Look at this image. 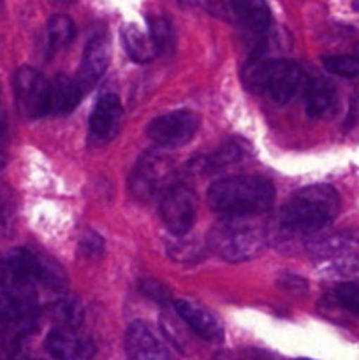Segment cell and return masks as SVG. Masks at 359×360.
Here are the masks:
<instances>
[{"label": "cell", "mask_w": 359, "mask_h": 360, "mask_svg": "<svg viewBox=\"0 0 359 360\" xmlns=\"http://www.w3.org/2000/svg\"><path fill=\"white\" fill-rule=\"evenodd\" d=\"M340 211V195L329 185H310L287 199L278 213V227L289 236H310L327 227Z\"/></svg>", "instance_id": "cell-1"}, {"label": "cell", "mask_w": 359, "mask_h": 360, "mask_svg": "<svg viewBox=\"0 0 359 360\" xmlns=\"http://www.w3.org/2000/svg\"><path fill=\"white\" fill-rule=\"evenodd\" d=\"M206 199L211 210L224 217L252 218L273 206L275 186L263 176H229L211 183Z\"/></svg>", "instance_id": "cell-2"}, {"label": "cell", "mask_w": 359, "mask_h": 360, "mask_svg": "<svg viewBox=\"0 0 359 360\" xmlns=\"http://www.w3.org/2000/svg\"><path fill=\"white\" fill-rule=\"evenodd\" d=\"M63 285L65 276L62 269L28 250H13L0 260V292L4 299L34 301L32 295L37 287L62 288Z\"/></svg>", "instance_id": "cell-3"}, {"label": "cell", "mask_w": 359, "mask_h": 360, "mask_svg": "<svg viewBox=\"0 0 359 360\" xmlns=\"http://www.w3.org/2000/svg\"><path fill=\"white\" fill-rule=\"evenodd\" d=\"M208 248L227 262H245L259 257L267 245V232L250 218L224 217L208 232Z\"/></svg>", "instance_id": "cell-4"}, {"label": "cell", "mask_w": 359, "mask_h": 360, "mask_svg": "<svg viewBox=\"0 0 359 360\" xmlns=\"http://www.w3.org/2000/svg\"><path fill=\"white\" fill-rule=\"evenodd\" d=\"M243 84L253 94L266 95L277 105H285L296 97L303 83V70L292 60L263 58L243 69Z\"/></svg>", "instance_id": "cell-5"}, {"label": "cell", "mask_w": 359, "mask_h": 360, "mask_svg": "<svg viewBox=\"0 0 359 360\" xmlns=\"http://www.w3.org/2000/svg\"><path fill=\"white\" fill-rule=\"evenodd\" d=\"M171 185H175V164L169 155L155 150L141 155L129 178L130 193L143 202L162 197Z\"/></svg>", "instance_id": "cell-6"}, {"label": "cell", "mask_w": 359, "mask_h": 360, "mask_svg": "<svg viewBox=\"0 0 359 360\" xmlns=\"http://www.w3.org/2000/svg\"><path fill=\"white\" fill-rule=\"evenodd\" d=\"M162 221L172 236H185L192 229L197 214L196 192L187 183L175 181L160 197Z\"/></svg>", "instance_id": "cell-7"}, {"label": "cell", "mask_w": 359, "mask_h": 360, "mask_svg": "<svg viewBox=\"0 0 359 360\" xmlns=\"http://www.w3.org/2000/svg\"><path fill=\"white\" fill-rule=\"evenodd\" d=\"M199 129V116L189 109L157 116L146 127V134L162 148H178L189 143Z\"/></svg>", "instance_id": "cell-8"}, {"label": "cell", "mask_w": 359, "mask_h": 360, "mask_svg": "<svg viewBox=\"0 0 359 360\" xmlns=\"http://www.w3.org/2000/svg\"><path fill=\"white\" fill-rule=\"evenodd\" d=\"M14 95L27 118H41L49 112V81L34 67H21L14 74Z\"/></svg>", "instance_id": "cell-9"}, {"label": "cell", "mask_w": 359, "mask_h": 360, "mask_svg": "<svg viewBox=\"0 0 359 360\" xmlns=\"http://www.w3.org/2000/svg\"><path fill=\"white\" fill-rule=\"evenodd\" d=\"M125 352L129 360H178L171 343L144 322H134L127 329Z\"/></svg>", "instance_id": "cell-10"}, {"label": "cell", "mask_w": 359, "mask_h": 360, "mask_svg": "<svg viewBox=\"0 0 359 360\" xmlns=\"http://www.w3.org/2000/svg\"><path fill=\"white\" fill-rule=\"evenodd\" d=\"M123 118V108L118 95L104 94L99 97L97 104L88 122V143L92 146H104L111 143L120 132Z\"/></svg>", "instance_id": "cell-11"}, {"label": "cell", "mask_w": 359, "mask_h": 360, "mask_svg": "<svg viewBox=\"0 0 359 360\" xmlns=\"http://www.w3.org/2000/svg\"><path fill=\"white\" fill-rule=\"evenodd\" d=\"M111 58V42L106 32H99L88 41L83 53V62L77 72V83H80L83 94L90 91L95 84L104 76L106 69Z\"/></svg>", "instance_id": "cell-12"}, {"label": "cell", "mask_w": 359, "mask_h": 360, "mask_svg": "<svg viewBox=\"0 0 359 360\" xmlns=\"http://www.w3.org/2000/svg\"><path fill=\"white\" fill-rule=\"evenodd\" d=\"M46 350L56 360H94L95 345L77 329L56 327L46 338Z\"/></svg>", "instance_id": "cell-13"}, {"label": "cell", "mask_w": 359, "mask_h": 360, "mask_svg": "<svg viewBox=\"0 0 359 360\" xmlns=\"http://www.w3.org/2000/svg\"><path fill=\"white\" fill-rule=\"evenodd\" d=\"M175 313L192 333H196L203 340L211 341V343H220L224 340V327L220 320L208 309L189 301H176Z\"/></svg>", "instance_id": "cell-14"}, {"label": "cell", "mask_w": 359, "mask_h": 360, "mask_svg": "<svg viewBox=\"0 0 359 360\" xmlns=\"http://www.w3.org/2000/svg\"><path fill=\"white\" fill-rule=\"evenodd\" d=\"M248 155V148L241 144L239 141H231V143L224 144V146L217 148L213 153L204 155V157L197 158L190 164V171L199 172L203 176L217 174V172L225 171L231 165L243 162Z\"/></svg>", "instance_id": "cell-15"}, {"label": "cell", "mask_w": 359, "mask_h": 360, "mask_svg": "<svg viewBox=\"0 0 359 360\" xmlns=\"http://www.w3.org/2000/svg\"><path fill=\"white\" fill-rule=\"evenodd\" d=\"M336 108V90L324 77H313L306 84L305 109L312 120H324Z\"/></svg>", "instance_id": "cell-16"}, {"label": "cell", "mask_w": 359, "mask_h": 360, "mask_svg": "<svg viewBox=\"0 0 359 360\" xmlns=\"http://www.w3.org/2000/svg\"><path fill=\"white\" fill-rule=\"evenodd\" d=\"M77 79L67 74H58L49 81V112L51 115H69L83 98Z\"/></svg>", "instance_id": "cell-17"}, {"label": "cell", "mask_w": 359, "mask_h": 360, "mask_svg": "<svg viewBox=\"0 0 359 360\" xmlns=\"http://www.w3.org/2000/svg\"><path fill=\"white\" fill-rule=\"evenodd\" d=\"M236 20L253 34H264L270 28L271 11L266 0H229Z\"/></svg>", "instance_id": "cell-18"}, {"label": "cell", "mask_w": 359, "mask_h": 360, "mask_svg": "<svg viewBox=\"0 0 359 360\" xmlns=\"http://www.w3.org/2000/svg\"><path fill=\"white\" fill-rule=\"evenodd\" d=\"M122 41L123 46H125L127 55L134 62L148 63L157 55V49H155L150 34L141 30L137 25L129 23L122 28Z\"/></svg>", "instance_id": "cell-19"}, {"label": "cell", "mask_w": 359, "mask_h": 360, "mask_svg": "<svg viewBox=\"0 0 359 360\" xmlns=\"http://www.w3.org/2000/svg\"><path fill=\"white\" fill-rule=\"evenodd\" d=\"M148 27H150V37L157 53L172 55L176 49V32L171 20L162 14H151L148 18Z\"/></svg>", "instance_id": "cell-20"}, {"label": "cell", "mask_w": 359, "mask_h": 360, "mask_svg": "<svg viewBox=\"0 0 359 360\" xmlns=\"http://www.w3.org/2000/svg\"><path fill=\"white\" fill-rule=\"evenodd\" d=\"M165 250H168V255L171 257L175 262L182 264H192L197 262V260L203 259L204 248L197 239H189L183 238V236H178V238L169 239L168 245H165Z\"/></svg>", "instance_id": "cell-21"}, {"label": "cell", "mask_w": 359, "mask_h": 360, "mask_svg": "<svg viewBox=\"0 0 359 360\" xmlns=\"http://www.w3.org/2000/svg\"><path fill=\"white\" fill-rule=\"evenodd\" d=\"M74 35H76V27L74 21L65 14H55L49 18L48 21V42L49 48L62 49L73 42Z\"/></svg>", "instance_id": "cell-22"}, {"label": "cell", "mask_w": 359, "mask_h": 360, "mask_svg": "<svg viewBox=\"0 0 359 360\" xmlns=\"http://www.w3.org/2000/svg\"><path fill=\"white\" fill-rule=\"evenodd\" d=\"M53 315H55L56 320L62 323L60 327L77 329V326H80L81 320H83V309H81V304L76 299L65 297L53 306Z\"/></svg>", "instance_id": "cell-23"}, {"label": "cell", "mask_w": 359, "mask_h": 360, "mask_svg": "<svg viewBox=\"0 0 359 360\" xmlns=\"http://www.w3.org/2000/svg\"><path fill=\"white\" fill-rule=\"evenodd\" d=\"M324 67L331 74L340 77L359 76V58L358 56H326L322 60Z\"/></svg>", "instance_id": "cell-24"}, {"label": "cell", "mask_w": 359, "mask_h": 360, "mask_svg": "<svg viewBox=\"0 0 359 360\" xmlns=\"http://www.w3.org/2000/svg\"><path fill=\"white\" fill-rule=\"evenodd\" d=\"M104 252V241L97 232H84L77 243V255L83 260H97Z\"/></svg>", "instance_id": "cell-25"}, {"label": "cell", "mask_w": 359, "mask_h": 360, "mask_svg": "<svg viewBox=\"0 0 359 360\" xmlns=\"http://www.w3.org/2000/svg\"><path fill=\"white\" fill-rule=\"evenodd\" d=\"M338 302L344 306L345 309H348L351 313H354L355 316H359V287L354 283H340L334 290Z\"/></svg>", "instance_id": "cell-26"}, {"label": "cell", "mask_w": 359, "mask_h": 360, "mask_svg": "<svg viewBox=\"0 0 359 360\" xmlns=\"http://www.w3.org/2000/svg\"><path fill=\"white\" fill-rule=\"evenodd\" d=\"M141 292H143L148 299L158 302V304H168L169 299H171L168 287L157 280L143 281V283H141Z\"/></svg>", "instance_id": "cell-27"}, {"label": "cell", "mask_w": 359, "mask_h": 360, "mask_svg": "<svg viewBox=\"0 0 359 360\" xmlns=\"http://www.w3.org/2000/svg\"><path fill=\"white\" fill-rule=\"evenodd\" d=\"M358 123H359V95L354 94L351 97V102H348V111L344 120V129L351 130L354 129V127H358Z\"/></svg>", "instance_id": "cell-28"}, {"label": "cell", "mask_w": 359, "mask_h": 360, "mask_svg": "<svg viewBox=\"0 0 359 360\" xmlns=\"http://www.w3.org/2000/svg\"><path fill=\"white\" fill-rule=\"evenodd\" d=\"M278 285H280L282 288H285V290L292 292H299L308 288V283L305 281V278L296 276V274H284V276H280V280H278Z\"/></svg>", "instance_id": "cell-29"}, {"label": "cell", "mask_w": 359, "mask_h": 360, "mask_svg": "<svg viewBox=\"0 0 359 360\" xmlns=\"http://www.w3.org/2000/svg\"><path fill=\"white\" fill-rule=\"evenodd\" d=\"M234 360H284L280 355L271 354L267 350H259V348H250L241 355H234Z\"/></svg>", "instance_id": "cell-30"}, {"label": "cell", "mask_w": 359, "mask_h": 360, "mask_svg": "<svg viewBox=\"0 0 359 360\" xmlns=\"http://www.w3.org/2000/svg\"><path fill=\"white\" fill-rule=\"evenodd\" d=\"M7 143V118H6V112L0 109V150L6 146Z\"/></svg>", "instance_id": "cell-31"}, {"label": "cell", "mask_w": 359, "mask_h": 360, "mask_svg": "<svg viewBox=\"0 0 359 360\" xmlns=\"http://www.w3.org/2000/svg\"><path fill=\"white\" fill-rule=\"evenodd\" d=\"M55 6H69V4H73L74 0H51Z\"/></svg>", "instance_id": "cell-32"}, {"label": "cell", "mask_w": 359, "mask_h": 360, "mask_svg": "<svg viewBox=\"0 0 359 360\" xmlns=\"http://www.w3.org/2000/svg\"><path fill=\"white\" fill-rule=\"evenodd\" d=\"M14 360H35V359H28V357H25V355L21 354V352H20V354H18L16 357H14Z\"/></svg>", "instance_id": "cell-33"}, {"label": "cell", "mask_w": 359, "mask_h": 360, "mask_svg": "<svg viewBox=\"0 0 359 360\" xmlns=\"http://www.w3.org/2000/svg\"><path fill=\"white\" fill-rule=\"evenodd\" d=\"M4 220V204H2V199H0V221Z\"/></svg>", "instance_id": "cell-34"}, {"label": "cell", "mask_w": 359, "mask_h": 360, "mask_svg": "<svg viewBox=\"0 0 359 360\" xmlns=\"http://www.w3.org/2000/svg\"><path fill=\"white\" fill-rule=\"evenodd\" d=\"M352 7H354V11H358L359 13V0H354V2H352Z\"/></svg>", "instance_id": "cell-35"}, {"label": "cell", "mask_w": 359, "mask_h": 360, "mask_svg": "<svg viewBox=\"0 0 359 360\" xmlns=\"http://www.w3.org/2000/svg\"><path fill=\"white\" fill-rule=\"evenodd\" d=\"M178 2H180V4H183V6H185V4H189L190 0H178Z\"/></svg>", "instance_id": "cell-36"}, {"label": "cell", "mask_w": 359, "mask_h": 360, "mask_svg": "<svg viewBox=\"0 0 359 360\" xmlns=\"http://www.w3.org/2000/svg\"><path fill=\"white\" fill-rule=\"evenodd\" d=\"M299 360H310V359H299Z\"/></svg>", "instance_id": "cell-37"}]
</instances>
